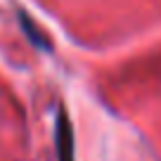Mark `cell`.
<instances>
[{
  "mask_svg": "<svg viewBox=\"0 0 161 161\" xmlns=\"http://www.w3.org/2000/svg\"><path fill=\"white\" fill-rule=\"evenodd\" d=\"M55 152L57 161H76V145H74V128L64 109H59L55 121Z\"/></svg>",
  "mask_w": 161,
  "mask_h": 161,
  "instance_id": "obj_1",
  "label": "cell"
},
{
  "mask_svg": "<svg viewBox=\"0 0 161 161\" xmlns=\"http://www.w3.org/2000/svg\"><path fill=\"white\" fill-rule=\"evenodd\" d=\"M19 21H21V31L29 36V40H31V45H33V47H38V50H52L50 40H47L45 36L40 33L38 24H36L33 19H29V17L21 12V14H19Z\"/></svg>",
  "mask_w": 161,
  "mask_h": 161,
  "instance_id": "obj_2",
  "label": "cell"
}]
</instances>
